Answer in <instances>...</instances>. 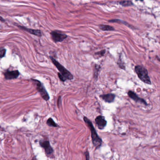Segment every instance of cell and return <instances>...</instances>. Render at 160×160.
Instances as JSON below:
<instances>
[{"label":"cell","mask_w":160,"mask_h":160,"mask_svg":"<svg viewBox=\"0 0 160 160\" xmlns=\"http://www.w3.org/2000/svg\"><path fill=\"white\" fill-rule=\"evenodd\" d=\"M50 59L53 64L55 66L58 70L59 73H58L59 78L62 82L65 81L67 80H72L73 79V76L72 74L67 70L65 68L61 65L58 61H57L54 58L50 56Z\"/></svg>","instance_id":"1"},{"label":"cell","mask_w":160,"mask_h":160,"mask_svg":"<svg viewBox=\"0 0 160 160\" xmlns=\"http://www.w3.org/2000/svg\"><path fill=\"white\" fill-rule=\"evenodd\" d=\"M83 119L85 121V123L87 124L88 127L91 132V138L92 143L94 145L95 148H98L101 146L102 141L101 139L98 136L97 132L95 130L94 126L92 124L91 121L86 117H84Z\"/></svg>","instance_id":"2"},{"label":"cell","mask_w":160,"mask_h":160,"mask_svg":"<svg viewBox=\"0 0 160 160\" xmlns=\"http://www.w3.org/2000/svg\"><path fill=\"white\" fill-rule=\"evenodd\" d=\"M135 71L141 81L148 85L151 84L150 79L148 74V72L145 68L142 66H136L135 67Z\"/></svg>","instance_id":"3"},{"label":"cell","mask_w":160,"mask_h":160,"mask_svg":"<svg viewBox=\"0 0 160 160\" xmlns=\"http://www.w3.org/2000/svg\"><path fill=\"white\" fill-rule=\"evenodd\" d=\"M33 81L35 82L37 86V89L39 92L42 98L46 101H48L50 99V97L44 85L39 80L33 79Z\"/></svg>","instance_id":"4"},{"label":"cell","mask_w":160,"mask_h":160,"mask_svg":"<svg viewBox=\"0 0 160 160\" xmlns=\"http://www.w3.org/2000/svg\"><path fill=\"white\" fill-rule=\"evenodd\" d=\"M52 40L55 42H62L67 38V35L62 33H59L57 31H52L50 33Z\"/></svg>","instance_id":"5"},{"label":"cell","mask_w":160,"mask_h":160,"mask_svg":"<svg viewBox=\"0 0 160 160\" xmlns=\"http://www.w3.org/2000/svg\"><path fill=\"white\" fill-rule=\"evenodd\" d=\"M5 78L6 79H16L19 75V72L18 71H7L4 73Z\"/></svg>","instance_id":"6"},{"label":"cell","mask_w":160,"mask_h":160,"mask_svg":"<svg viewBox=\"0 0 160 160\" xmlns=\"http://www.w3.org/2000/svg\"><path fill=\"white\" fill-rule=\"evenodd\" d=\"M40 144L42 147L45 149L46 154L47 155H50L53 153L52 147L50 146V144L48 141H44L40 142Z\"/></svg>","instance_id":"7"},{"label":"cell","mask_w":160,"mask_h":160,"mask_svg":"<svg viewBox=\"0 0 160 160\" xmlns=\"http://www.w3.org/2000/svg\"><path fill=\"white\" fill-rule=\"evenodd\" d=\"M95 121L98 126V128L100 130L103 129L107 124V122L105 120V118L101 116H98L96 118Z\"/></svg>","instance_id":"8"},{"label":"cell","mask_w":160,"mask_h":160,"mask_svg":"<svg viewBox=\"0 0 160 160\" xmlns=\"http://www.w3.org/2000/svg\"><path fill=\"white\" fill-rule=\"evenodd\" d=\"M128 95L130 98L133 99V100H134V101H135L136 102H141L142 103H143L145 105H147V102L145 101L144 99H141V98H140L139 97H138L137 95H136L134 92L129 91L128 92Z\"/></svg>","instance_id":"9"},{"label":"cell","mask_w":160,"mask_h":160,"mask_svg":"<svg viewBox=\"0 0 160 160\" xmlns=\"http://www.w3.org/2000/svg\"><path fill=\"white\" fill-rule=\"evenodd\" d=\"M19 27L20 29H21L25 31L26 32L30 33L31 34H33L34 35H36L37 36H42V33L41 31L39 30H34L31 29H29V28H25V27L22 26H18Z\"/></svg>","instance_id":"10"},{"label":"cell","mask_w":160,"mask_h":160,"mask_svg":"<svg viewBox=\"0 0 160 160\" xmlns=\"http://www.w3.org/2000/svg\"><path fill=\"white\" fill-rule=\"evenodd\" d=\"M100 97L105 101L108 103H111L114 101L115 98V95L112 94H108L101 95Z\"/></svg>","instance_id":"11"},{"label":"cell","mask_w":160,"mask_h":160,"mask_svg":"<svg viewBox=\"0 0 160 160\" xmlns=\"http://www.w3.org/2000/svg\"><path fill=\"white\" fill-rule=\"evenodd\" d=\"M99 28L100 29L103 31H114L115 29L114 27L112 26H110L109 25H101L99 26Z\"/></svg>","instance_id":"12"},{"label":"cell","mask_w":160,"mask_h":160,"mask_svg":"<svg viewBox=\"0 0 160 160\" xmlns=\"http://www.w3.org/2000/svg\"><path fill=\"white\" fill-rule=\"evenodd\" d=\"M119 4L124 7L130 6L133 5V3L130 1H123L119 2Z\"/></svg>","instance_id":"13"},{"label":"cell","mask_w":160,"mask_h":160,"mask_svg":"<svg viewBox=\"0 0 160 160\" xmlns=\"http://www.w3.org/2000/svg\"><path fill=\"white\" fill-rule=\"evenodd\" d=\"M47 124L49 126H52V127H57V125L54 122V121L52 120V118H49V119L47 121Z\"/></svg>","instance_id":"14"},{"label":"cell","mask_w":160,"mask_h":160,"mask_svg":"<svg viewBox=\"0 0 160 160\" xmlns=\"http://www.w3.org/2000/svg\"><path fill=\"white\" fill-rule=\"evenodd\" d=\"M6 49H0V58H3L5 56L6 54Z\"/></svg>","instance_id":"15"},{"label":"cell","mask_w":160,"mask_h":160,"mask_svg":"<svg viewBox=\"0 0 160 160\" xmlns=\"http://www.w3.org/2000/svg\"><path fill=\"white\" fill-rule=\"evenodd\" d=\"M105 50H101L98 52L95 53V55H98V56H103L105 55Z\"/></svg>","instance_id":"16"},{"label":"cell","mask_w":160,"mask_h":160,"mask_svg":"<svg viewBox=\"0 0 160 160\" xmlns=\"http://www.w3.org/2000/svg\"><path fill=\"white\" fill-rule=\"evenodd\" d=\"M86 160H89V154L88 152H86Z\"/></svg>","instance_id":"17"}]
</instances>
